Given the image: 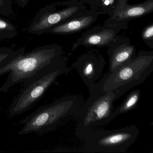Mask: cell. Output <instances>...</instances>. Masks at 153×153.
<instances>
[{"mask_svg":"<svg viewBox=\"0 0 153 153\" xmlns=\"http://www.w3.org/2000/svg\"><path fill=\"white\" fill-rule=\"evenodd\" d=\"M127 0H93V7H95L97 9L102 10L103 11L111 12L122 3L125 2Z\"/></svg>","mask_w":153,"mask_h":153,"instance_id":"obj_16","label":"cell"},{"mask_svg":"<svg viewBox=\"0 0 153 153\" xmlns=\"http://www.w3.org/2000/svg\"><path fill=\"white\" fill-rule=\"evenodd\" d=\"M66 71L62 59L40 71L24 84L25 88L14 99L10 106V114H20L33 107L56 79Z\"/></svg>","mask_w":153,"mask_h":153,"instance_id":"obj_5","label":"cell"},{"mask_svg":"<svg viewBox=\"0 0 153 153\" xmlns=\"http://www.w3.org/2000/svg\"><path fill=\"white\" fill-rule=\"evenodd\" d=\"M16 1L18 5L22 8H25L30 1V0H16Z\"/></svg>","mask_w":153,"mask_h":153,"instance_id":"obj_19","label":"cell"},{"mask_svg":"<svg viewBox=\"0 0 153 153\" xmlns=\"http://www.w3.org/2000/svg\"><path fill=\"white\" fill-rule=\"evenodd\" d=\"M141 97V91L137 89L131 91L118 107L114 108V114L117 117L136 108Z\"/></svg>","mask_w":153,"mask_h":153,"instance_id":"obj_13","label":"cell"},{"mask_svg":"<svg viewBox=\"0 0 153 153\" xmlns=\"http://www.w3.org/2000/svg\"><path fill=\"white\" fill-rule=\"evenodd\" d=\"M72 67L88 88L95 84L101 76L103 71L104 63L103 60L95 56H85L81 57Z\"/></svg>","mask_w":153,"mask_h":153,"instance_id":"obj_8","label":"cell"},{"mask_svg":"<svg viewBox=\"0 0 153 153\" xmlns=\"http://www.w3.org/2000/svg\"><path fill=\"white\" fill-rule=\"evenodd\" d=\"M25 53V47L17 50L8 47H0V68L10 62L19 55Z\"/></svg>","mask_w":153,"mask_h":153,"instance_id":"obj_15","label":"cell"},{"mask_svg":"<svg viewBox=\"0 0 153 153\" xmlns=\"http://www.w3.org/2000/svg\"><path fill=\"white\" fill-rule=\"evenodd\" d=\"M153 25L149 26L148 27L145 29L143 34H142V37L143 39L145 40H150L153 38Z\"/></svg>","mask_w":153,"mask_h":153,"instance_id":"obj_18","label":"cell"},{"mask_svg":"<svg viewBox=\"0 0 153 153\" xmlns=\"http://www.w3.org/2000/svg\"><path fill=\"white\" fill-rule=\"evenodd\" d=\"M95 15H86L65 21L49 30L47 33L65 34L75 33L91 25L96 19Z\"/></svg>","mask_w":153,"mask_h":153,"instance_id":"obj_10","label":"cell"},{"mask_svg":"<svg viewBox=\"0 0 153 153\" xmlns=\"http://www.w3.org/2000/svg\"><path fill=\"white\" fill-rule=\"evenodd\" d=\"M12 1L11 0H0V15L11 16L13 13Z\"/></svg>","mask_w":153,"mask_h":153,"instance_id":"obj_17","label":"cell"},{"mask_svg":"<svg viewBox=\"0 0 153 153\" xmlns=\"http://www.w3.org/2000/svg\"><path fill=\"white\" fill-rule=\"evenodd\" d=\"M153 0H149L141 4L128 5L125 2L120 4L114 10L111 20L121 21L132 19L149 14L153 11Z\"/></svg>","mask_w":153,"mask_h":153,"instance_id":"obj_9","label":"cell"},{"mask_svg":"<svg viewBox=\"0 0 153 153\" xmlns=\"http://www.w3.org/2000/svg\"><path fill=\"white\" fill-rule=\"evenodd\" d=\"M82 9L78 4L59 11H55L56 8L53 5L44 7L34 18L28 27V31L38 35L47 33L53 27L65 22L70 18L77 16Z\"/></svg>","mask_w":153,"mask_h":153,"instance_id":"obj_7","label":"cell"},{"mask_svg":"<svg viewBox=\"0 0 153 153\" xmlns=\"http://www.w3.org/2000/svg\"><path fill=\"white\" fill-rule=\"evenodd\" d=\"M135 48L131 45L123 44L110 51L108 72L112 73L125 63L132 60L136 57Z\"/></svg>","mask_w":153,"mask_h":153,"instance_id":"obj_11","label":"cell"},{"mask_svg":"<svg viewBox=\"0 0 153 153\" xmlns=\"http://www.w3.org/2000/svg\"><path fill=\"white\" fill-rule=\"evenodd\" d=\"M17 33L16 27L11 22L0 17V41L13 39Z\"/></svg>","mask_w":153,"mask_h":153,"instance_id":"obj_14","label":"cell"},{"mask_svg":"<svg viewBox=\"0 0 153 153\" xmlns=\"http://www.w3.org/2000/svg\"><path fill=\"white\" fill-rule=\"evenodd\" d=\"M82 105L81 100L76 96L60 98L40 108L22 120L23 126L19 134L50 130L68 118L78 115Z\"/></svg>","mask_w":153,"mask_h":153,"instance_id":"obj_3","label":"cell"},{"mask_svg":"<svg viewBox=\"0 0 153 153\" xmlns=\"http://www.w3.org/2000/svg\"><path fill=\"white\" fill-rule=\"evenodd\" d=\"M115 33L113 29H104L97 33H92L82 39L81 44L84 45L104 46L114 40Z\"/></svg>","mask_w":153,"mask_h":153,"instance_id":"obj_12","label":"cell"},{"mask_svg":"<svg viewBox=\"0 0 153 153\" xmlns=\"http://www.w3.org/2000/svg\"><path fill=\"white\" fill-rule=\"evenodd\" d=\"M1 106L0 105V113H1Z\"/></svg>","mask_w":153,"mask_h":153,"instance_id":"obj_20","label":"cell"},{"mask_svg":"<svg viewBox=\"0 0 153 153\" xmlns=\"http://www.w3.org/2000/svg\"><path fill=\"white\" fill-rule=\"evenodd\" d=\"M106 75L88 87L89 97L82 105L78 114L76 134L82 138L88 132L109 124L115 117L114 103L118 99L113 91L104 92Z\"/></svg>","mask_w":153,"mask_h":153,"instance_id":"obj_2","label":"cell"},{"mask_svg":"<svg viewBox=\"0 0 153 153\" xmlns=\"http://www.w3.org/2000/svg\"><path fill=\"white\" fill-rule=\"evenodd\" d=\"M61 55V49L56 45L40 46L19 55L0 68V76L9 73L0 92H7L15 85L25 84L40 71L62 59Z\"/></svg>","mask_w":153,"mask_h":153,"instance_id":"obj_1","label":"cell"},{"mask_svg":"<svg viewBox=\"0 0 153 153\" xmlns=\"http://www.w3.org/2000/svg\"><path fill=\"white\" fill-rule=\"evenodd\" d=\"M139 133L135 125L112 130L95 129L82 138L84 140L83 152L124 153L135 142Z\"/></svg>","mask_w":153,"mask_h":153,"instance_id":"obj_6","label":"cell"},{"mask_svg":"<svg viewBox=\"0 0 153 153\" xmlns=\"http://www.w3.org/2000/svg\"><path fill=\"white\" fill-rule=\"evenodd\" d=\"M153 71V54L140 53L132 60L111 73L104 83V92L113 91L118 99L142 84Z\"/></svg>","mask_w":153,"mask_h":153,"instance_id":"obj_4","label":"cell"}]
</instances>
